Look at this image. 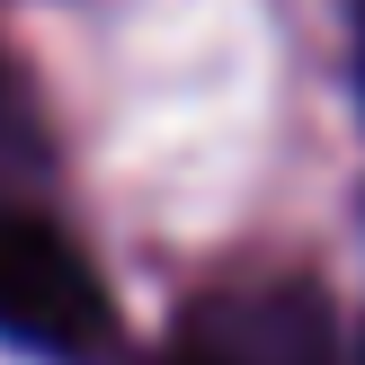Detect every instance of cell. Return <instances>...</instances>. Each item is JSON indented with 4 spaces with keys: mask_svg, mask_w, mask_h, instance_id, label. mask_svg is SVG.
<instances>
[{
    "mask_svg": "<svg viewBox=\"0 0 365 365\" xmlns=\"http://www.w3.org/2000/svg\"><path fill=\"white\" fill-rule=\"evenodd\" d=\"M178 365H223V356H205V348H196V356H178Z\"/></svg>",
    "mask_w": 365,
    "mask_h": 365,
    "instance_id": "obj_2",
    "label": "cell"
},
{
    "mask_svg": "<svg viewBox=\"0 0 365 365\" xmlns=\"http://www.w3.org/2000/svg\"><path fill=\"white\" fill-rule=\"evenodd\" d=\"M0 339L53 365H81L116 339L107 285L45 214H0Z\"/></svg>",
    "mask_w": 365,
    "mask_h": 365,
    "instance_id": "obj_1",
    "label": "cell"
},
{
    "mask_svg": "<svg viewBox=\"0 0 365 365\" xmlns=\"http://www.w3.org/2000/svg\"><path fill=\"white\" fill-rule=\"evenodd\" d=\"M356 9H365V0H356Z\"/></svg>",
    "mask_w": 365,
    "mask_h": 365,
    "instance_id": "obj_3",
    "label": "cell"
}]
</instances>
